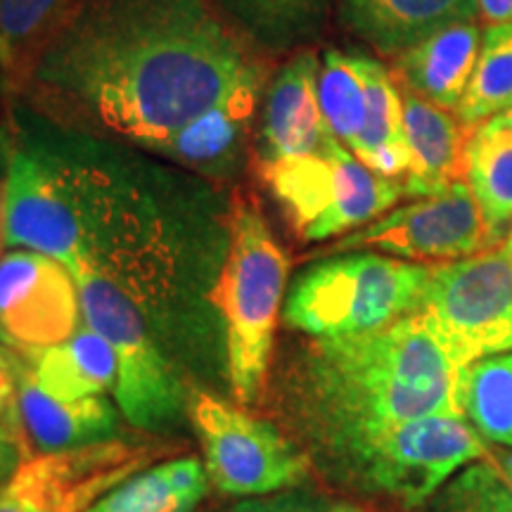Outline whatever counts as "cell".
<instances>
[{
    "label": "cell",
    "mask_w": 512,
    "mask_h": 512,
    "mask_svg": "<svg viewBox=\"0 0 512 512\" xmlns=\"http://www.w3.org/2000/svg\"><path fill=\"white\" fill-rule=\"evenodd\" d=\"M415 311L458 366L512 351V252L494 247L430 266Z\"/></svg>",
    "instance_id": "cell-8"
},
{
    "label": "cell",
    "mask_w": 512,
    "mask_h": 512,
    "mask_svg": "<svg viewBox=\"0 0 512 512\" xmlns=\"http://www.w3.org/2000/svg\"><path fill=\"white\" fill-rule=\"evenodd\" d=\"M491 247L482 209L470 185L458 181L406 207L389 209L380 219L351 230L323 249L325 256L344 252H380L422 266L467 259Z\"/></svg>",
    "instance_id": "cell-10"
},
{
    "label": "cell",
    "mask_w": 512,
    "mask_h": 512,
    "mask_svg": "<svg viewBox=\"0 0 512 512\" xmlns=\"http://www.w3.org/2000/svg\"><path fill=\"white\" fill-rule=\"evenodd\" d=\"M491 451L467 418L432 415L351 434L311 453L332 484L403 510L425 508L467 465Z\"/></svg>",
    "instance_id": "cell-3"
},
{
    "label": "cell",
    "mask_w": 512,
    "mask_h": 512,
    "mask_svg": "<svg viewBox=\"0 0 512 512\" xmlns=\"http://www.w3.org/2000/svg\"><path fill=\"white\" fill-rule=\"evenodd\" d=\"M318 74V55L302 50L268 81L256 126L259 164L318 155L337 140L320 110Z\"/></svg>",
    "instance_id": "cell-14"
},
{
    "label": "cell",
    "mask_w": 512,
    "mask_h": 512,
    "mask_svg": "<svg viewBox=\"0 0 512 512\" xmlns=\"http://www.w3.org/2000/svg\"><path fill=\"white\" fill-rule=\"evenodd\" d=\"M477 5L489 24H512V0H477Z\"/></svg>",
    "instance_id": "cell-32"
},
{
    "label": "cell",
    "mask_w": 512,
    "mask_h": 512,
    "mask_svg": "<svg viewBox=\"0 0 512 512\" xmlns=\"http://www.w3.org/2000/svg\"><path fill=\"white\" fill-rule=\"evenodd\" d=\"M0 512H24V505L19 503V498L10 489L8 482L0 486Z\"/></svg>",
    "instance_id": "cell-33"
},
{
    "label": "cell",
    "mask_w": 512,
    "mask_h": 512,
    "mask_svg": "<svg viewBox=\"0 0 512 512\" xmlns=\"http://www.w3.org/2000/svg\"><path fill=\"white\" fill-rule=\"evenodd\" d=\"M330 505L328 498L316 494V491L297 486V489L278 491L271 496L245 498L230 512H330Z\"/></svg>",
    "instance_id": "cell-29"
},
{
    "label": "cell",
    "mask_w": 512,
    "mask_h": 512,
    "mask_svg": "<svg viewBox=\"0 0 512 512\" xmlns=\"http://www.w3.org/2000/svg\"><path fill=\"white\" fill-rule=\"evenodd\" d=\"M496 121H498V124H503V126H510V128H512V110H510V112H505V114H501V117H496Z\"/></svg>",
    "instance_id": "cell-36"
},
{
    "label": "cell",
    "mask_w": 512,
    "mask_h": 512,
    "mask_svg": "<svg viewBox=\"0 0 512 512\" xmlns=\"http://www.w3.org/2000/svg\"><path fill=\"white\" fill-rule=\"evenodd\" d=\"M24 460H27V451H24V444L15 427L0 425V486L15 475L17 467Z\"/></svg>",
    "instance_id": "cell-31"
},
{
    "label": "cell",
    "mask_w": 512,
    "mask_h": 512,
    "mask_svg": "<svg viewBox=\"0 0 512 512\" xmlns=\"http://www.w3.org/2000/svg\"><path fill=\"white\" fill-rule=\"evenodd\" d=\"M344 27L375 48L396 57L427 36L460 22H477V0H342Z\"/></svg>",
    "instance_id": "cell-16"
},
{
    "label": "cell",
    "mask_w": 512,
    "mask_h": 512,
    "mask_svg": "<svg viewBox=\"0 0 512 512\" xmlns=\"http://www.w3.org/2000/svg\"><path fill=\"white\" fill-rule=\"evenodd\" d=\"M83 320L107 339L117 358L112 394L128 425L157 432L178 420L185 406L183 384L159 354L150 320L124 290L95 271L74 273Z\"/></svg>",
    "instance_id": "cell-7"
},
{
    "label": "cell",
    "mask_w": 512,
    "mask_h": 512,
    "mask_svg": "<svg viewBox=\"0 0 512 512\" xmlns=\"http://www.w3.org/2000/svg\"><path fill=\"white\" fill-rule=\"evenodd\" d=\"M12 427L22 439L27 458H34L41 453L69 451L117 439L114 434L119 430V418L117 408L105 399V394L72 401L48 394L36 382L27 361L19 380Z\"/></svg>",
    "instance_id": "cell-15"
},
{
    "label": "cell",
    "mask_w": 512,
    "mask_h": 512,
    "mask_svg": "<svg viewBox=\"0 0 512 512\" xmlns=\"http://www.w3.org/2000/svg\"><path fill=\"white\" fill-rule=\"evenodd\" d=\"M24 356L17 349L0 342V425H10L15 420L19 380H22Z\"/></svg>",
    "instance_id": "cell-30"
},
{
    "label": "cell",
    "mask_w": 512,
    "mask_h": 512,
    "mask_svg": "<svg viewBox=\"0 0 512 512\" xmlns=\"http://www.w3.org/2000/svg\"><path fill=\"white\" fill-rule=\"evenodd\" d=\"M74 0H0V83L24 81L38 48Z\"/></svg>",
    "instance_id": "cell-25"
},
{
    "label": "cell",
    "mask_w": 512,
    "mask_h": 512,
    "mask_svg": "<svg viewBox=\"0 0 512 512\" xmlns=\"http://www.w3.org/2000/svg\"><path fill=\"white\" fill-rule=\"evenodd\" d=\"M29 361L36 382L57 399H86L112 392L117 358L107 339L83 320L67 342L48 349L19 351Z\"/></svg>",
    "instance_id": "cell-19"
},
{
    "label": "cell",
    "mask_w": 512,
    "mask_h": 512,
    "mask_svg": "<svg viewBox=\"0 0 512 512\" xmlns=\"http://www.w3.org/2000/svg\"><path fill=\"white\" fill-rule=\"evenodd\" d=\"M261 178L304 242H325L387 214L403 181L375 174L335 140L318 155L259 164Z\"/></svg>",
    "instance_id": "cell-6"
},
{
    "label": "cell",
    "mask_w": 512,
    "mask_h": 512,
    "mask_svg": "<svg viewBox=\"0 0 512 512\" xmlns=\"http://www.w3.org/2000/svg\"><path fill=\"white\" fill-rule=\"evenodd\" d=\"M266 86V67L256 60L226 98L192 119L150 155L211 183L233 181L242 174L254 126H259Z\"/></svg>",
    "instance_id": "cell-13"
},
{
    "label": "cell",
    "mask_w": 512,
    "mask_h": 512,
    "mask_svg": "<svg viewBox=\"0 0 512 512\" xmlns=\"http://www.w3.org/2000/svg\"><path fill=\"white\" fill-rule=\"evenodd\" d=\"M366 124L358 133L351 152L368 169L387 178H401L408 174L411 152L406 143L403 126V93L396 86L392 72L370 57L366 79Z\"/></svg>",
    "instance_id": "cell-22"
},
{
    "label": "cell",
    "mask_w": 512,
    "mask_h": 512,
    "mask_svg": "<svg viewBox=\"0 0 512 512\" xmlns=\"http://www.w3.org/2000/svg\"><path fill=\"white\" fill-rule=\"evenodd\" d=\"M209 484L202 460L171 458L128 477L88 512H192Z\"/></svg>",
    "instance_id": "cell-21"
},
{
    "label": "cell",
    "mask_w": 512,
    "mask_h": 512,
    "mask_svg": "<svg viewBox=\"0 0 512 512\" xmlns=\"http://www.w3.org/2000/svg\"><path fill=\"white\" fill-rule=\"evenodd\" d=\"M188 415L202 441L209 482L221 494L271 496L311 477L306 451L275 422L207 392L190 394Z\"/></svg>",
    "instance_id": "cell-9"
},
{
    "label": "cell",
    "mask_w": 512,
    "mask_h": 512,
    "mask_svg": "<svg viewBox=\"0 0 512 512\" xmlns=\"http://www.w3.org/2000/svg\"><path fill=\"white\" fill-rule=\"evenodd\" d=\"M290 266L264 214L247 202L230 204V242L214 306L226 335L230 389L242 406L266 392Z\"/></svg>",
    "instance_id": "cell-4"
},
{
    "label": "cell",
    "mask_w": 512,
    "mask_h": 512,
    "mask_svg": "<svg viewBox=\"0 0 512 512\" xmlns=\"http://www.w3.org/2000/svg\"><path fill=\"white\" fill-rule=\"evenodd\" d=\"M427 512H512V489L494 460L482 458L463 467L427 503Z\"/></svg>",
    "instance_id": "cell-28"
},
{
    "label": "cell",
    "mask_w": 512,
    "mask_h": 512,
    "mask_svg": "<svg viewBox=\"0 0 512 512\" xmlns=\"http://www.w3.org/2000/svg\"><path fill=\"white\" fill-rule=\"evenodd\" d=\"M370 57L344 50H325L320 60L318 98L330 133L351 150L366 124V79Z\"/></svg>",
    "instance_id": "cell-24"
},
{
    "label": "cell",
    "mask_w": 512,
    "mask_h": 512,
    "mask_svg": "<svg viewBox=\"0 0 512 512\" xmlns=\"http://www.w3.org/2000/svg\"><path fill=\"white\" fill-rule=\"evenodd\" d=\"M0 228H3V185H0Z\"/></svg>",
    "instance_id": "cell-37"
},
{
    "label": "cell",
    "mask_w": 512,
    "mask_h": 512,
    "mask_svg": "<svg viewBox=\"0 0 512 512\" xmlns=\"http://www.w3.org/2000/svg\"><path fill=\"white\" fill-rule=\"evenodd\" d=\"M233 22L268 50H292L323 27L332 0H216Z\"/></svg>",
    "instance_id": "cell-23"
},
{
    "label": "cell",
    "mask_w": 512,
    "mask_h": 512,
    "mask_svg": "<svg viewBox=\"0 0 512 512\" xmlns=\"http://www.w3.org/2000/svg\"><path fill=\"white\" fill-rule=\"evenodd\" d=\"M81 323L79 287L67 266L29 249L0 256V342L17 351L48 349Z\"/></svg>",
    "instance_id": "cell-12"
},
{
    "label": "cell",
    "mask_w": 512,
    "mask_h": 512,
    "mask_svg": "<svg viewBox=\"0 0 512 512\" xmlns=\"http://www.w3.org/2000/svg\"><path fill=\"white\" fill-rule=\"evenodd\" d=\"M465 373L418 311L384 328L306 342L280 375V413L306 456L396 422L465 418Z\"/></svg>",
    "instance_id": "cell-2"
},
{
    "label": "cell",
    "mask_w": 512,
    "mask_h": 512,
    "mask_svg": "<svg viewBox=\"0 0 512 512\" xmlns=\"http://www.w3.org/2000/svg\"><path fill=\"white\" fill-rule=\"evenodd\" d=\"M491 456H494L491 460L498 465V470L503 472V477L508 479V484L512 489V451L510 448H498V451L491 453Z\"/></svg>",
    "instance_id": "cell-34"
},
{
    "label": "cell",
    "mask_w": 512,
    "mask_h": 512,
    "mask_svg": "<svg viewBox=\"0 0 512 512\" xmlns=\"http://www.w3.org/2000/svg\"><path fill=\"white\" fill-rule=\"evenodd\" d=\"M430 266L380 252H344L294 278L283 323L306 337H351L384 328L415 311Z\"/></svg>",
    "instance_id": "cell-5"
},
{
    "label": "cell",
    "mask_w": 512,
    "mask_h": 512,
    "mask_svg": "<svg viewBox=\"0 0 512 512\" xmlns=\"http://www.w3.org/2000/svg\"><path fill=\"white\" fill-rule=\"evenodd\" d=\"M465 418L484 441L512 451V351L467 368Z\"/></svg>",
    "instance_id": "cell-27"
},
{
    "label": "cell",
    "mask_w": 512,
    "mask_h": 512,
    "mask_svg": "<svg viewBox=\"0 0 512 512\" xmlns=\"http://www.w3.org/2000/svg\"><path fill=\"white\" fill-rule=\"evenodd\" d=\"M503 247H505V249H510V252H512V230H510V233H508V238H505Z\"/></svg>",
    "instance_id": "cell-38"
},
{
    "label": "cell",
    "mask_w": 512,
    "mask_h": 512,
    "mask_svg": "<svg viewBox=\"0 0 512 512\" xmlns=\"http://www.w3.org/2000/svg\"><path fill=\"white\" fill-rule=\"evenodd\" d=\"M479 50L482 29L477 22L451 24L396 55L394 76L403 91L456 114L477 67Z\"/></svg>",
    "instance_id": "cell-17"
},
{
    "label": "cell",
    "mask_w": 512,
    "mask_h": 512,
    "mask_svg": "<svg viewBox=\"0 0 512 512\" xmlns=\"http://www.w3.org/2000/svg\"><path fill=\"white\" fill-rule=\"evenodd\" d=\"M463 181L482 209L491 247L512 230V128L496 119L472 128L465 145Z\"/></svg>",
    "instance_id": "cell-20"
},
{
    "label": "cell",
    "mask_w": 512,
    "mask_h": 512,
    "mask_svg": "<svg viewBox=\"0 0 512 512\" xmlns=\"http://www.w3.org/2000/svg\"><path fill=\"white\" fill-rule=\"evenodd\" d=\"M330 512H368L363 505L358 503H351V501H337L330 505Z\"/></svg>",
    "instance_id": "cell-35"
},
{
    "label": "cell",
    "mask_w": 512,
    "mask_h": 512,
    "mask_svg": "<svg viewBox=\"0 0 512 512\" xmlns=\"http://www.w3.org/2000/svg\"><path fill=\"white\" fill-rule=\"evenodd\" d=\"M169 444L110 439L27 458L8 479L24 512H88L128 477L155 465Z\"/></svg>",
    "instance_id": "cell-11"
},
{
    "label": "cell",
    "mask_w": 512,
    "mask_h": 512,
    "mask_svg": "<svg viewBox=\"0 0 512 512\" xmlns=\"http://www.w3.org/2000/svg\"><path fill=\"white\" fill-rule=\"evenodd\" d=\"M403 126L411 152V166L403 176L408 197H430L448 185L463 181L465 145L472 128L456 114L441 110L420 95L403 91Z\"/></svg>",
    "instance_id": "cell-18"
},
{
    "label": "cell",
    "mask_w": 512,
    "mask_h": 512,
    "mask_svg": "<svg viewBox=\"0 0 512 512\" xmlns=\"http://www.w3.org/2000/svg\"><path fill=\"white\" fill-rule=\"evenodd\" d=\"M512 110V24H489L482 31V50L456 117L467 128Z\"/></svg>",
    "instance_id": "cell-26"
},
{
    "label": "cell",
    "mask_w": 512,
    "mask_h": 512,
    "mask_svg": "<svg viewBox=\"0 0 512 512\" xmlns=\"http://www.w3.org/2000/svg\"><path fill=\"white\" fill-rule=\"evenodd\" d=\"M254 62L211 0H74L24 81L76 126L155 152Z\"/></svg>",
    "instance_id": "cell-1"
}]
</instances>
